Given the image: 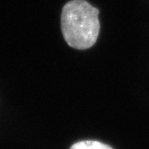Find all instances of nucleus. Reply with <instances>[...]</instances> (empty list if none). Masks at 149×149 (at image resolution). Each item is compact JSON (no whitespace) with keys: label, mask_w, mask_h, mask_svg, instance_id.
Here are the masks:
<instances>
[{"label":"nucleus","mask_w":149,"mask_h":149,"mask_svg":"<svg viewBox=\"0 0 149 149\" xmlns=\"http://www.w3.org/2000/svg\"><path fill=\"white\" fill-rule=\"evenodd\" d=\"M99 10L86 0H72L64 6L61 30L67 43L77 49L95 44L100 33Z\"/></svg>","instance_id":"nucleus-1"},{"label":"nucleus","mask_w":149,"mask_h":149,"mask_svg":"<svg viewBox=\"0 0 149 149\" xmlns=\"http://www.w3.org/2000/svg\"><path fill=\"white\" fill-rule=\"evenodd\" d=\"M69 149H113L109 145H106L96 140H82L74 143Z\"/></svg>","instance_id":"nucleus-2"}]
</instances>
